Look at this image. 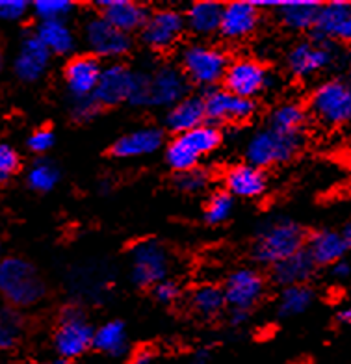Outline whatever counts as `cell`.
I'll return each instance as SVG.
<instances>
[{
    "mask_svg": "<svg viewBox=\"0 0 351 364\" xmlns=\"http://www.w3.org/2000/svg\"><path fill=\"white\" fill-rule=\"evenodd\" d=\"M188 95V80L180 69L160 63L149 71H134L129 102L134 106L169 108Z\"/></svg>",
    "mask_w": 351,
    "mask_h": 364,
    "instance_id": "cell-1",
    "label": "cell"
},
{
    "mask_svg": "<svg viewBox=\"0 0 351 364\" xmlns=\"http://www.w3.org/2000/svg\"><path fill=\"white\" fill-rule=\"evenodd\" d=\"M305 230L288 218L268 221L260 227L253 244V259L264 266H275L303 250Z\"/></svg>",
    "mask_w": 351,
    "mask_h": 364,
    "instance_id": "cell-2",
    "label": "cell"
},
{
    "mask_svg": "<svg viewBox=\"0 0 351 364\" xmlns=\"http://www.w3.org/2000/svg\"><path fill=\"white\" fill-rule=\"evenodd\" d=\"M0 296L11 307H32L45 296V283L34 264L28 260H0Z\"/></svg>",
    "mask_w": 351,
    "mask_h": 364,
    "instance_id": "cell-3",
    "label": "cell"
},
{
    "mask_svg": "<svg viewBox=\"0 0 351 364\" xmlns=\"http://www.w3.org/2000/svg\"><path fill=\"white\" fill-rule=\"evenodd\" d=\"M222 130L210 123H202L186 134L175 136L166 147V162L173 171L184 173L198 168L199 160L214 153L222 145Z\"/></svg>",
    "mask_w": 351,
    "mask_h": 364,
    "instance_id": "cell-4",
    "label": "cell"
},
{
    "mask_svg": "<svg viewBox=\"0 0 351 364\" xmlns=\"http://www.w3.org/2000/svg\"><path fill=\"white\" fill-rule=\"evenodd\" d=\"M229 58L222 48L207 43H190L180 50V73L201 87H214L223 80Z\"/></svg>",
    "mask_w": 351,
    "mask_h": 364,
    "instance_id": "cell-5",
    "label": "cell"
},
{
    "mask_svg": "<svg viewBox=\"0 0 351 364\" xmlns=\"http://www.w3.org/2000/svg\"><path fill=\"white\" fill-rule=\"evenodd\" d=\"M301 134H281L271 129L259 130L247 139L246 159L247 164L259 169L269 168L275 164H284L292 160L301 149Z\"/></svg>",
    "mask_w": 351,
    "mask_h": 364,
    "instance_id": "cell-6",
    "label": "cell"
},
{
    "mask_svg": "<svg viewBox=\"0 0 351 364\" xmlns=\"http://www.w3.org/2000/svg\"><path fill=\"white\" fill-rule=\"evenodd\" d=\"M93 327L87 321L82 309L65 307L60 316L54 333V350L62 360H72L82 357L93 344Z\"/></svg>",
    "mask_w": 351,
    "mask_h": 364,
    "instance_id": "cell-7",
    "label": "cell"
},
{
    "mask_svg": "<svg viewBox=\"0 0 351 364\" xmlns=\"http://www.w3.org/2000/svg\"><path fill=\"white\" fill-rule=\"evenodd\" d=\"M310 112L323 125H346L351 115L350 84L344 78L322 82L310 95Z\"/></svg>",
    "mask_w": 351,
    "mask_h": 364,
    "instance_id": "cell-8",
    "label": "cell"
},
{
    "mask_svg": "<svg viewBox=\"0 0 351 364\" xmlns=\"http://www.w3.org/2000/svg\"><path fill=\"white\" fill-rule=\"evenodd\" d=\"M338 48L325 39H303L288 50L286 63L293 77L308 78L325 71L337 62Z\"/></svg>",
    "mask_w": 351,
    "mask_h": 364,
    "instance_id": "cell-9",
    "label": "cell"
},
{
    "mask_svg": "<svg viewBox=\"0 0 351 364\" xmlns=\"http://www.w3.org/2000/svg\"><path fill=\"white\" fill-rule=\"evenodd\" d=\"M169 253L156 240H145L130 255V277L134 284L149 288L164 281L169 272Z\"/></svg>",
    "mask_w": 351,
    "mask_h": 364,
    "instance_id": "cell-10",
    "label": "cell"
},
{
    "mask_svg": "<svg viewBox=\"0 0 351 364\" xmlns=\"http://www.w3.org/2000/svg\"><path fill=\"white\" fill-rule=\"evenodd\" d=\"M84 43L90 48L93 58H116L129 54L132 47V39L129 34H123L117 28H114L108 21H104L101 15H92L84 23Z\"/></svg>",
    "mask_w": 351,
    "mask_h": 364,
    "instance_id": "cell-11",
    "label": "cell"
},
{
    "mask_svg": "<svg viewBox=\"0 0 351 364\" xmlns=\"http://www.w3.org/2000/svg\"><path fill=\"white\" fill-rule=\"evenodd\" d=\"M223 84L229 93L242 99H253L271 84L268 69L253 58H240L229 62L223 75Z\"/></svg>",
    "mask_w": 351,
    "mask_h": 364,
    "instance_id": "cell-12",
    "label": "cell"
},
{
    "mask_svg": "<svg viewBox=\"0 0 351 364\" xmlns=\"http://www.w3.org/2000/svg\"><path fill=\"white\" fill-rule=\"evenodd\" d=\"M223 297L231 311L249 312L264 296V277L253 268H240L232 272L225 281Z\"/></svg>",
    "mask_w": 351,
    "mask_h": 364,
    "instance_id": "cell-13",
    "label": "cell"
},
{
    "mask_svg": "<svg viewBox=\"0 0 351 364\" xmlns=\"http://www.w3.org/2000/svg\"><path fill=\"white\" fill-rule=\"evenodd\" d=\"M186 30L184 15L177 10H158L149 14L141 28V41L153 50H168Z\"/></svg>",
    "mask_w": 351,
    "mask_h": 364,
    "instance_id": "cell-14",
    "label": "cell"
},
{
    "mask_svg": "<svg viewBox=\"0 0 351 364\" xmlns=\"http://www.w3.org/2000/svg\"><path fill=\"white\" fill-rule=\"evenodd\" d=\"M205 102V117L210 121V125L227 123V121H246L255 114L256 106L253 99H242L227 90L212 87L202 97Z\"/></svg>",
    "mask_w": 351,
    "mask_h": 364,
    "instance_id": "cell-15",
    "label": "cell"
},
{
    "mask_svg": "<svg viewBox=\"0 0 351 364\" xmlns=\"http://www.w3.org/2000/svg\"><path fill=\"white\" fill-rule=\"evenodd\" d=\"M351 244V227L344 229H322L308 236L305 251L313 259L314 266H333L346 257Z\"/></svg>",
    "mask_w": 351,
    "mask_h": 364,
    "instance_id": "cell-16",
    "label": "cell"
},
{
    "mask_svg": "<svg viewBox=\"0 0 351 364\" xmlns=\"http://www.w3.org/2000/svg\"><path fill=\"white\" fill-rule=\"evenodd\" d=\"M132 82H134V71L126 68L125 63L114 62L110 65H104L93 91V99L99 102L101 108L129 101Z\"/></svg>",
    "mask_w": 351,
    "mask_h": 364,
    "instance_id": "cell-17",
    "label": "cell"
},
{
    "mask_svg": "<svg viewBox=\"0 0 351 364\" xmlns=\"http://www.w3.org/2000/svg\"><path fill=\"white\" fill-rule=\"evenodd\" d=\"M314 38L325 41H347L351 38V4L346 0H333L320 6L316 23L313 26Z\"/></svg>",
    "mask_w": 351,
    "mask_h": 364,
    "instance_id": "cell-18",
    "label": "cell"
},
{
    "mask_svg": "<svg viewBox=\"0 0 351 364\" xmlns=\"http://www.w3.org/2000/svg\"><path fill=\"white\" fill-rule=\"evenodd\" d=\"M101 71V62L92 54H82V56H75L69 60L63 71V78H65V87L72 97V101L93 97Z\"/></svg>",
    "mask_w": 351,
    "mask_h": 364,
    "instance_id": "cell-19",
    "label": "cell"
},
{
    "mask_svg": "<svg viewBox=\"0 0 351 364\" xmlns=\"http://www.w3.org/2000/svg\"><path fill=\"white\" fill-rule=\"evenodd\" d=\"M260 24L259 8L247 0H236L223 4L222 21H220V34L227 39L249 38Z\"/></svg>",
    "mask_w": 351,
    "mask_h": 364,
    "instance_id": "cell-20",
    "label": "cell"
},
{
    "mask_svg": "<svg viewBox=\"0 0 351 364\" xmlns=\"http://www.w3.org/2000/svg\"><path fill=\"white\" fill-rule=\"evenodd\" d=\"M50 62V53L41 45L36 34H26L15 56L14 71L23 82H38L43 77Z\"/></svg>",
    "mask_w": 351,
    "mask_h": 364,
    "instance_id": "cell-21",
    "label": "cell"
},
{
    "mask_svg": "<svg viewBox=\"0 0 351 364\" xmlns=\"http://www.w3.org/2000/svg\"><path fill=\"white\" fill-rule=\"evenodd\" d=\"M97 6L101 8L102 19L129 36L130 32L144 28L145 21L149 17L147 8L132 0H101Z\"/></svg>",
    "mask_w": 351,
    "mask_h": 364,
    "instance_id": "cell-22",
    "label": "cell"
},
{
    "mask_svg": "<svg viewBox=\"0 0 351 364\" xmlns=\"http://www.w3.org/2000/svg\"><path fill=\"white\" fill-rule=\"evenodd\" d=\"M202 123H207V117H205V102L199 95L183 97L173 106H169L164 117L166 129L175 136L186 134L190 130L201 127Z\"/></svg>",
    "mask_w": 351,
    "mask_h": 364,
    "instance_id": "cell-23",
    "label": "cell"
},
{
    "mask_svg": "<svg viewBox=\"0 0 351 364\" xmlns=\"http://www.w3.org/2000/svg\"><path fill=\"white\" fill-rule=\"evenodd\" d=\"M164 144V132L156 127H144L121 136L112 145V154L116 159H138L156 153Z\"/></svg>",
    "mask_w": 351,
    "mask_h": 364,
    "instance_id": "cell-24",
    "label": "cell"
},
{
    "mask_svg": "<svg viewBox=\"0 0 351 364\" xmlns=\"http://www.w3.org/2000/svg\"><path fill=\"white\" fill-rule=\"evenodd\" d=\"M227 193L232 197H244V199H255L266 192L268 178L264 169H259L251 164H238L231 168L225 175Z\"/></svg>",
    "mask_w": 351,
    "mask_h": 364,
    "instance_id": "cell-25",
    "label": "cell"
},
{
    "mask_svg": "<svg viewBox=\"0 0 351 364\" xmlns=\"http://www.w3.org/2000/svg\"><path fill=\"white\" fill-rule=\"evenodd\" d=\"M34 34L50 54L68 56L77 48V36L68 21H39Z\"/></svg>",
    "mask_w": 351,
    "mask_h": 364,
    "instance_id": "cell-26",
    "label": "cell"
},
{
    "mask_svg": "<svg viewBox=\"0 0 351 364\" xmlns=\"http://www.w3.org/2000/svg\"><path fill=\"white\" fill-rule=\"evenodd\" d=\"M223 4L216 0H201L190 6L184 23L186 28L193 36L199 38H210L220 32V21H222Z\"/></svg>",
    "mask_w": 351,
    "mask_h": 364,
    "instance_id": "cell-27",
    "label": "cell"
},
{
    "mask_svg": "<svg viewBox=\"0 0 351 364\" xmlns=\"http://www.w3.org/2000/svg\"><path fill=\"white\" fill-rule=\"evenodd\" d=\"M271 268H274L271 273H274L275 283L283 288H288L296 287V284L307 283L308 279L313 277L316 266H314L313 259L308 257V253L303 247L301 251L293 253L288 259L281 260V262H277Z\"/></svg>",
    "mask_w": 351,
    "mask_h": 364,
    "instance_id": "cell-28",
    "label": "cell"
},
{
    "mask_svg": "<svg viewBox=\"0 0 351 364\" xmlns=\"http://www.w3.org/2000/svg\"><path fill=\"white\" fill-rule=\"evenodd\" d=\"M320 6L322 4L318 0H279L275 8L277 17L286 28L303 32L314 26Z\"/></svg>",
    "mask_w": 351,
    "mask_h": 364,
    "instance_id": "cell-29",
    "label": "cell"
},
{
    "mask_svg": "<svg viewBox=\"0 0 351 364\" xmlns=\"http://www.w3.org/2000/svg\"><path fill=\"white\" fill-rule=\"evenodd\" d=\"M92 348L110 355V357H123L129 350L126 344V329L123 321H108L99 329L93 331Z\"/></svg>",
    "mask_w": 351,
    "mask_h": 364,
    "instance_id": "cell-30",
    "label": "cell"
},
{
    "mask_svg": "<svg viewBox=\"0 0 351 364\" xmlns=\"http://www.w3.org/2000/svg\"><path fill=\"white\" fill-rule=\"evenodd\" d=\"M307 121V112L298 102H283L269 115V129L281 134H301Z\"/></svg>",
    "mask_w": 351,
    "mask_h": 364,
    "instance_id": "cell-31",
    "label": "cell"
},
{
    "mask_svg": "<svg viewBox=\"0 0 351 364\" xmlns=\"http://www.w3.org/2000/svg\"><path fill=\"white\" fill-rule=\"evenodd\" d=\"M314 303V290L307 284H296V287L284 288L279 297V316L293 318L307 312Z\"/></svg>",
    "mask_w": 351,
    "mask_h": 364,
    "instance_id": "cell-32",
    "label": "cell"
},
{
    "mask_svg": "<svg viewBox=\"0 0 351 364\" xmlns=\"http://www.w3.org/2000/svg\"><path fill=\"white\" fill-rule=\"evenodd\" d=\"M192 309L202 318H214L225 307L223 290L216 284H201L192 292L190 297Z\"/></svg>",
    "mask_w": 351,
    "mask_h": 364,
    "instance_id": "cell-33",
    "label": "cell"
},
{
    "mask_svg": "<svg viewBox=\"0 0 351 364\" xmlns=\"http://www.w3.org/2000/svg\"><path fill=\"white\" fill-rule=\"evenodd\" d=\"M26 182L34 192H50L60 182V169L50 160L39 159L30 166L26 173Z\"/></svg>",
    "mask_w": 351,
    "mask_h": 364,
    "instance_id": "cell-34",
    "label": "cell"
},
{
    "mask_svg": "<svg viewBox=\"0 0 351 364\" xmlns=\"http://www.w3.org/2000/svg\"><path fill=\"white\" fill-rule=\"evenodd\" d=\"M23 318L15 309H0V351L11 350L21 336Z\"/></svg>",
    "mask_w": 351,
    "mask_h": 364,
    "instance_id": "cell-35",
    "label": "cell"
},
{
    "mask_svg": "<svg viewBox=\"0 0 351 364\" xmlns=\"http://www.w3.org/2000/svg\"><path fill=\"white\" fill-rule=\"evenodd\" d=\"M34 15L39 21H68L75 11L71 0H36L32 4Z\"/></svg>",
    "mask_w": 351,
    "mask_h": 364,
    "instance_id": "cell-36",
    "label": "cell"
},
{
    "mask_svg": "<svg viewBox=\"0 0 351 364\" xmlns=\"http://www.w3.org/2000/svg\"><path fill=\"white\" fill-rule=\"evenodd\" d=\"M234 210V197L227 192H217L208 199L205 208V221L210 225H220L231 218Z\"/></svg>",
    "mask_w": 351,
    "mask_h": 364,
    "instance_id": "cell-37",
    "label": "cell"
},
{
    "mask_svg": "<svg viewBox=\"0 0 351 364\" xmlns=\"http://www.w3.org/2000/svg\"><path fill=\"white\" fill-rule=\"evenodd\" d=\"M208 186V173L201 168H193L190 171L178 173L177 188L184 193H199Z\"/></svg>",
    "mask_w": 351,
    "mask_h": 364,
    "instance_id": "cell-38",
    "label": "cell"
},
{
    "mask_svg": "<svg viewBox=\"0 0 351 364\" xmlns=\"http://www.w3.org/2000/svg\"><path fill=\"white\" fill-rule=\"evenodd\" d=\"M19 169V153L11 145L0 144V182L10 181Z\"/></svg>",
    "mask_w": 351,
    "mask_h": 364,
    "instance_id": "cell-39",
    "label": "cell"
},
{
    "mask_svg": "<svg viewBox=\"0 0 351 364\" xmlns=\"http://www.w3.org/2000/svg\"><path fill=\"white\" fill-rule=\"evenodd\" d=\"M101 112V106L99 102L93 99V97H86V99H77L72 101L71 106V115L72 119L78 121V123H87V121L95 119L97 115Z\"/></svg>",
    "mask_w": 351,
    "mask_h": 364,
    "instance_id": "cell-40",
    "label": "cell"
},
{
    "mask_svg": "<svg viewBox=\"0 0 351 364\" xmlns=\"http://www.w3.org/2000/svg\"><path fill=\"white\" fill-rule=\"evenodd\" d=\"M30 4L26 0H0V21L17 23L28 14Z\"/></svg>",
    "mask_w": 351,
    "mask_h": 364,
    "instance_id": "cell-41",
    "label": "cell"
},
{
    "mask_svg": "<svg viewBox=\"0 0 351 364\" xmlns=\"http://www.w3.org/2000/svg\"><path fill=\"white\" fill-rule=\"evenodd\" d=\"M54 144H56V136L50 129H38L34 134H30L28 141H26L30 151L36 154L48 153L54 147Z\"/></svg>",
    "mask_w": 351,
    "mask_h": 364,
    "instance_id": "cell-42",
    "label": "cell"
},
{
    "mask_svg": "<svg viewBox=\"0 0 351 364\" xmlns=\"http://www.w3.org/2000/svg\"><path fill=\"white\" fill-rule=\"evenodd\" d=\"M154 297L162 303H171L175 301L180 294V288H178L177 283L173 281H169V279H164V281H160L158 284H154Z\"/></svg>",
    "mask_w": 351,
    "mask_h": 364,
    "instance_id": "cell-43",
    "label": "cell"
},
{
    "mask_svg": "<svg viewBox=\"0 0 351 364\" xmlns=\"http://www.w3.org/2000/svg\"><path fill=\"white\" fill-rule=\"evenodd\" d=\"M331 277L337 279V281H346L350 277V264L346 259L338 260L331 266Z\"/></svg>",
    "mask_w": 351,
    "mask_h": 364,
    "instance_id": "cell-44",
    "label": "cell"
},
{
    "mask_svg": "<svg viewBox=\"0 0 351 364\" xmlns=\"http://www.w3.org/2000/svg\"><path fill=\"white\" fill-rule=\"evenodd\" d=\"M154 360V353L149 350H140L136 351L132 357H130L129 364H151Z\"/></svg>",
    "mask_w": 351,
    "mask_h": 364,
    "instance_id": "cell-45",
    "label": "cell"
},
{
    "mask_svg": "<svg viewBox=\"0 0 351 364\" xmlns=\"http://www.w3.org/2000/svg\"><path fill=\"white\" fill-rule=\"evenodd\" d=\"M212 359V351L208 348H201L193 353L192 364H208Z\"/></svg>",
    "mask_w": 351,
    "mask_h": 364,
    "instance_id": "cell-46",
    "label": "cell"
},
{
    "mask_svg": "<svg viewBox=\"0 0 351 364\" xmlns=\"http://www.w3.org/2000/svg\"><path fill=\"white\" fill-rule=\"evenodd\" d=\"M249 320V312L246 311H231V323L232 326H242Z\"/></svg>",
    "mask_w": 351,
    "mask_h": 364,
    "instance_id": "cell-47",
    "label": "cell"
},
{
    "mask_svg": "<svg viewBox=\"0 0 351 364\" xmlns=\"http://www.w3.org/2000/svg\"><path fill=\"white\" fill-rule=\"evenodd\" d=\"M337 321L342 323V326H347L351 321V311L347 307H342L340 311L337 312Z\"/></svg>",
    "mask_w": 351,
    "mask_h": 364,
    "instance_id": "cell-48",
    "label": "cell"
},
{
    "mask_svg": "<svg viewBox=\"0 0 351 364\" xmlns=\"http://www.w3.org/2000/svg\"><path fill=\"white\" fill-rule=\"evenodd\" d=\"M34 364H68V363L62 359H56V360H43V363H34Z\"/></svg>",
    "mask_w": 351,
    "mask_h": 364,
    "instance_id": "cell-49",
    "label": "cell"
},
{
    "mask_svg": "<svg viewBox=\"0 0 351 364\" xmlns=\"http://www.w3.org/2000/svg\"><path fill=\"white\" fill-rule=\"evenodd\" d=\"M2 69H4V54L0 53V73H2Z\"/></svg>",
    "mask_w": 351,
    "mask_h": 364,
    "instance_id": "cell-50",
    "label": "cell"
},
{
    "mask_svg": "<svg viewBox=\"0 0 351 364\" xmlns=\"http://www.w3.org/2000/svg\"><path fill=\"white\" fill-rule=\"evenodd\" d=\"M0 260H2V259H0Z\"/></svg>",
    "mask_w": 351,
    "mask_h": 364,
    "instance_id": "cell-51",
    "label": "cell"
}]
</instances>
